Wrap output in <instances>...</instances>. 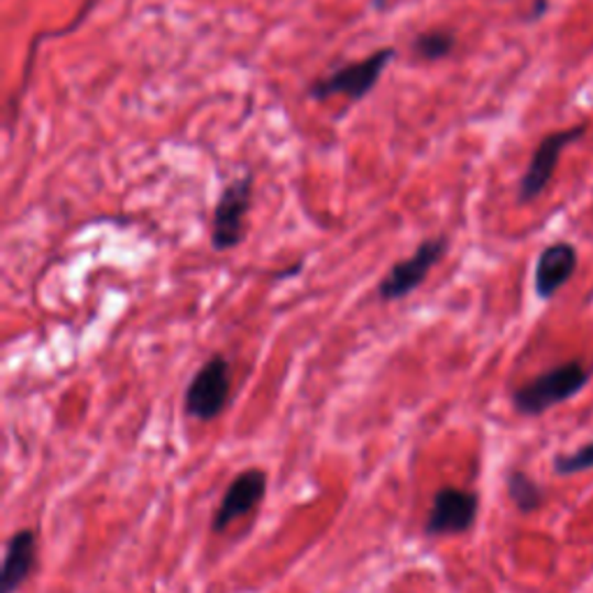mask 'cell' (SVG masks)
<instances>
[{
	"mask_svg": "<svg viewBox=\"0 0 593 593\" xmlns=\"http://www.w3.org/2000/svg\"><path fill=\"white\" fill-rule=\"evenodd\" d=\"M452 47H454V37L450 33H443V31H431V33H425L415 40V52L429 61L448 56L452 52Z\"/></svg>",
	"mask_w": 593,
	"mask_h": 593,
	"instance_id": "7c38bea8",
	"label": "cell"
},
{
	"mask_svg": "<svg viewBox=\"0 0 593 593\" xmlns=\"http://www.w3.org/2000/svg\"><path fill=\"white\" fill-rule=\"evenodd\" d=\"M232 369L226 355H211L193 376L184 394V410L193 420L211 422L230 402Z\"/></svg>",
	"mask_w": 593,
	"mask_h": 593,
	"instance_id": "6da1fadb",
	"label": "cell"
},
{
	"mask_svg": "<svg viewBox=\"0 0 593 593\" xmlns=\"http://www.w3.org/2000/svg\"><path fill=\"white\" fill-rule=\"evenodd\" d=\"M584 135H586V123H580V125L570 128V130H559V133L547 135L538 144V149L534 153V158H531L529 167H526L524 177H521V184H519V200L521 202L536 200V197L547 188V184L552 182L554 169L559 165V158H561L563 149L568 144L578 142Z\"/></svg>",
	"mask_w": 593,
	"mask_h": 593,
	"instance_id": "8992f818",
	"label": "cell"
},
{
	"mask_svg": "<svg viewBox=\"0 0 593 593\" xmlns=\"http://www.w3.org/2000/svg\"><path fill=\"white\" fill-rule=\"evenodd\" d=\"M477 508L480 498L475 492L459 487L438 490L425 519V536L436 538L466 534L477 519Z\"/></svg>",
	"mask_w": 593,
	"mask_h": 593,
	"instance_id": "277c9868",
	"label": "cell"
},
{
	"mask_svg": "<svg viewBox=\"0 0 593 593\" xmlns=\"http://www.w3.org/2000/svg\"><path fill=\"white\" fill-rule=\"evenodd\" d=\"M35 568V531L21 529L6 545L3 565H0V593H17L26 584Z\"/></svg>",
	"mask_w": 593,
	"mask_h": 593,
	"instance_id": "9c48e42d",
	"label": "cell"
},
{
	"mask_svg": "<svg viewBox=\"0 0 593 593\" xmlns=\"http://www.w3.org/2000/svg\"><path fill=\"white\" fill-rule=\"evenodd\" d=\"M578 267V251L570 244H552L547 246L536 265V293L542 299L557 295L561 285L573 276Z\"/></svg>",
	"mask_w": 593,
	"mask_h": 593,
	"instance_id": "30bf717a",
	"label": "cell"
},
{
	"mask_svg": "<svg viewBox=\"0 0 593 593\" xmlns=\"http://www.w3.org/2000/svg\"><path fill=\"white\" fill-rule=\"evenodd\" d=\"M446 253H448V239L446 237L422 241V244L417 246V251L410 257H406V260L397 262V265L389 267V272L378 283V299L397 301V299L413 295L425 283L429 272L443 260Z\"/></svg>",
	"mask_w": 593,
	"mask_h": 593,
	"instance_id": "3957f363",
	"label": "cell"
},
{
	"mask_svg": "<svg viewBox=\"0 0 593 593\" xmlns=\"http://www.w3.org/2000/svg\"><path fill=\"white\" fill-rule=\"evenodd\" d=\"M589 373L580 362H568L547 373H540L531 383L521 385L513 394L517 413L536 417L552 406L565 402L586 385Z\"/></svg>",
	"mask_w": 593,
	"mask_h": 593,
	"instance_id": "7a4b0ae2",
	"label": "cell"
},
{
	"mask_svg": "<svg viewBox=\"0 0 593 593\" xmlns=\"http://www.w3.org/2000/svg\"><path fill=\"white\" fill-rule=\"evenodd\" d=\"M251 209V179H237L221 193L213 211L211 244L216 251H232L244 239V223Z\"/></svg>",
	"mask_w": 593,
	"mask_h": 593,
	"instance_id": "5b68a950",
	"label": "cell"
},
{
	"mask_svg": "<svg viewBox=\"0 0 593 593\" xmlns=\"http://www.w3.org/2000/svg\"><path fill=\"white\" fill-rule=\"evenodd\" d=\"M392 56H394L392 50H383L360 63L345 65V68L318 81L311 89V96L318 100L332 98V96H348L353 100H360L373 89V86H376L383 68L392 61Z\"/></svg>",
	"mask_w": 593,
	"mask_h": 593,
	"instance_id": "52a82bcc",
	"label": "cell"
},
{
	"mask_svg": "<svg viewBox=\"0 0 593 593\" xmlns=\"http://www.w3.org/2000/svg\"><path fill=\"white\" fill-rule=\"evenodd\" d=\"M265 492H267V473L265 471L262 469L241 471L232 480V485L226 490L221 505H218V510L213 515V521H211L213 534L228 531V526L234 519L249 515L255 505L265 498Z\"/></svg>",
	"mask_w": 593,
	"mask_h": 593,
	"instance_id": "ba28073f",
	"label": "cell"
},
{
	"mask_svg": "<svg viewBox=\"0 0 593 593\" xmlns=\"http://www.w3.org/2000/svg\"><path fill=\"white\" fill-rule=\"evenodd\" d=\"M508 494H510L513 503L517 505V510H521V513L538 510L545 501V494H542L538 482L521 471H513L508 475Z\"/></svg>",
	"mask_w": 593,
	"mask_h": 593,
	"instance_id": "8fae6325",
	"label": "cell"
},
{
	"mask_svg": "<svg viewBox=\"0 0 593 593\" xmlns=\"http://www.w3.org/2000/svg\"><path fill=\"white\" fill-rule=\"evenodd\" d=\"M593 469V443L580 448L573 454L559 457L554 461V471L561 475H570V473H580V471H589Z\"/></svg>",
	"mask_w": 593,
	"mask_h": 593,
	"instance_id": "4fadbf2b",
	"label": "cell"
}]
</instances>
